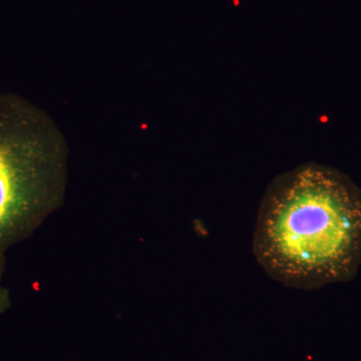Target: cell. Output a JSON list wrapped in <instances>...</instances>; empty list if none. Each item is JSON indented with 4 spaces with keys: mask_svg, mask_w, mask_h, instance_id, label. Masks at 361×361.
Returning <instances> with one entry per match:
<instances>
[{
    "mask_svg": "<svg viewBox=\"0 0 361 361\" xmlns=\"http://www.w3.org/2000/svg\"><path fill=\"white\" fill-rule=\"evenodd\" d=\"M253 254L275 281L315 290L355 279L361 266V189L341 171L308 163L265 192Z\"/></svg>",
    "mask_w": 361,
    "mask_h": 361,
    "instance_id": "6da1fadb",
    "label": "cell"
},
{
    "mask_svg": "<svg viewBox=\"0 0 361 361\" xmlns=\"http://www.w3.org/2000/svg\"><path fill=\"white\" fill-rule=\"evenodd\" d=\"M68 154L47 111L18 94H0V279L7 252L65 203Z\"/></svg>",
    "mask_w": 361,
    "mask_h": 361,
    "instance_id": "7a4b0ae2",
    "label": "cell"
},
{
    "mask_svg": "<svg viewBox=\"0 0 361 361\" xmlns=\"http://www.w3.org/2000/svg\"><path fill=\"white\" fill-rule=\"evenodd\" d=\"M11 305H13V301H11V292L2 285V279H0V315L6 312Z\"/></svg>",
    "mask_w": 361,
    "mask_h": 361,
    "instance_id": "3957f363",
    "label": "cell"
}]
</instances>
